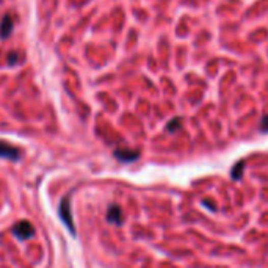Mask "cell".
I'll return each mask as SVG.
<instances>
[{
    "instance_id": "9",
    "label": "cell",
    "mask_w": 268,
    "mask_h": 268,
    "mask_svg": "<svg viewBox=\"0 0 268 268\" xmlns=\"http://www.w3.org/2000/svg\"><path fill=\"white\" fill-rule=\"evenodd\" d=\"M17 60H20V57H19L17 53H11V55L8 57L10 65H11V63H13V65H16V63H17Z\"/></svg>"
},
{
    "instance_id": "3",
    "label": "cell",
    "mask_w": 268,
    "mask_h": 268,
    "mask_svg": "<svg viewBox=\"0 0 268 268\" xmlns=\"http://www.w3.org/2000/svg\"><path fill=\"white\" fill-rule=\"evenodd\" d=\"M20 151L14 148L13 144L0 140V158H8V160H19Z\"/></svg>"
},
{
    "instance_id": "5",
    "label": "cell",
    "mask_w": 268,
    "mask_h": 268,
    "mask_svg": "<svg viewBox=\"0 0 268 268\" xmlns=\"http://www.w3.org/2000/svg\"><path fill=\"white\" fill-rule=\"evenodd\" d=\"M121 217H122V213H121V209L119 207H116V205H112V207L109 209V212H107V218H109V221L110 223H115V224H121Z\"/></svg>"
},
{
    "instance_id": "8",
    "label": "cell",
    "mask_w": 268,
    "mask_h": 268,
    "mask_svg": "<svg viewBox=\"0 0 268 268\" xmlns=\"http://www.w3.org/2000/svg\"><path fill=\"white\" fill-rule=\"evenodd\" d=\"M179 126H180V119H173V121L170 122V126H168V130L174 132Z\"/></svg>"
},
{
    "instance_id": "1",
    "label": "cell",
    "mask_w": 268,
    "mask_h": 268,
    "mask_svg": "<svg viewBox=\"0 0 268 268\" xmlns=\"http://www.w3.org/2000/svg\"><path fill=\"white\" fill-rule=\"evenodd\" d=\"M13 232L17 238L20 240H27L30 237H33L35 234V229H33V226L29 223V221H19L14 228H13Z\"/></svg>"
},
{
    "instance_id": "7",
    "label": "cell",
    "mask_w": 268,
    "mask_h": 268,
    "mask_svg": "<svg viewBox=\"0 0 268 268\" xmlns=\"http://www.w3.org/2000/svg\"><path fill=\"white\" fill-rule=\"evenodd\" d=\"M260 130L262 132H268V115L263 116L262 121H260Z\"/></svg>"
},
{
    "instance_id": "4",
    "label": "cell",
    "mask_w": 268,
    "mask_h": 268,
    "mask_svg": "<svg viewBox=\"0 0 268 268\" xmlns=\"http://www.w3.org/2000/svg\"><path fill=\"white\" fill-rule=\"evenodd\" d=\"M11 32H13V19H11V16H5V17L2 19L0 35H2V38H8Z\"/></svg>"
},
{
    "instance_id": "6",
    "label": "cell",
    "mask_w": 268,
    "mask_h": 268,
    "mask_svg": "<svg viewBox=\"0 0 268 268\" xmlns=\"http://www.w3.org/2000/svg\"><path fill=\"white\" fill-rule=\"evenodd\" d=\"M116 157L121 160H135L138 157L137 152H127V151H116Z\"/></svg>"
},
{
    "instance_id": "2",
    "label": "cell",
    "mask_w": 268,
    "mask_h": 268,
    "mask_svg": "<svg viewBox=\"0 0 268 268\" xmlns=\"http://www.w3.org/2000/svg\"><path fill=\"white\" fill-rule=\"evenodd\" d=\"M60 217H61V220L65 221V224L68 226L69 232L75 234V226L72 223V217H71V210H69V199L68 198H65L60 204Z\"/></svg>"
}]
</instances>
